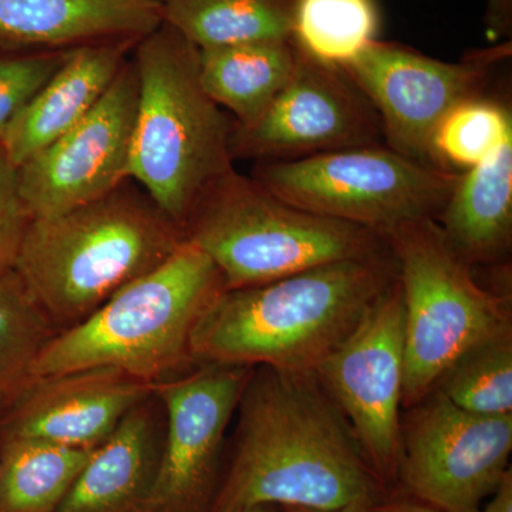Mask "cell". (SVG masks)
I'll return each mask as SVG.
<instances>
[{
    "label": "cell",
    "instance_id": "6da1fadb",
    "mask_svg": "<svg viewBox=\"0 0 512 512\" xmlns=\"http://www.w3.org/2000/svg\"><path fill=\"white\" fill-rule=\"evenodd\" d=\"M235 414L234 453L210 512L375 504L382 483L315 373L254 367Z\"/></svg>",
    "mask_w": 512,
    "mask_h": 512
},
{
    "label": "cell",
    "instance_id": "7a4b0ae2",
    "mask_svg": "<svg viewBox=\"0 0 512 512\" xmlns=\"http://www.w3.org/2000/svg\"><path fill=\"white\" fill-rule=\"evenodd\" d=\"M396 278L389 248L225 291L192 332V359L197 365L315 372Z\"/></svg>",
    "mask_w": 512,
    "mask_h": 512
},
{
    "label": "cell",
    "instance_id": "3957f363",
    "mask_svg": "<svg viewBox=\"0 0 512 512\" xmlns=\"http://www.w3.org/2000/svg\"><path fill=\"white\" fill-rule=\"evenodd\" d=\"M187 241L133 180L73 210L33 218L13 271L57 332L82 322Z\"/></svg>",
    "mask_w": 512,
    "mask_h": 512
},
{
    "label": "cell",
    "instance_id": "277c9868",
    "mask_svg": "<svg viewBox=\"0 0 512 512\" xmlns=\"http://www.w3.org/2000/svg\"><path fill=\"white\" fill-rule=\"evenodd\" d=\"M131 60L138 103L130 178L185 231L202 195L234 170V124L202 86L200 49L167 23Z\"/></svg>",
    "mask_w": 512,
    "mask_h": 512
},
{
    "label": "cell",
    "instance_id": "5b68a950",
    "mask_svg": "<svg viewBox=\"0 0 512 512\" xmlns=\"http://www.w3.org/2000/svg\"><path fill=\"white\" fill-rule=\"evenodd\" d=\"M225 291L220 269L187 239L164 264L57 332L40 353L33 377L111 367L156 386L183 375L197 366L192 332Z\"/></svg>",
    "mask_w": 512,
    "mask_h": 512
},
{
    "label": "cell",
    "instance_id": "8992f818",
    "mask_svg": "<svg viewBox=\"0 0 512 512\" xmlns=\"http://www.w3.org/2000/svg\"><path fill=\"white\" fill-rule=\"evenodd\" d=\"M185 234L220 269L227 291L389 251L372 229L288 204L235 168L202 195Z\"/></svg>",
    "mask_w": 512,
    "mask_h": 512
},
{
    "label": "cell",
    "instance_id": "52a82bcc",
    "mask_svg": "<svg viewBox=\"0 0 512 512\" xmlns=\"http://www.w3.org/2000/svg\"><path fill=\"white\" fill-rule=\"evenodd\" d=\"M383 237L402 288L406 410L433 393L468 350L510 332L511 308L478 284L436 220L409 222Z\"/></svg>",
    "mask_w": 512,
    "mask_h": 512
},
{
    "label": "cell",
    "instance_id": "ba28073f",
    "mask_svg": "<svg viewBox=\"0 0 512 512\" xmlns=\"http://www.w3.org/2000/svg\"><path fill=\"white\" fill-rule=\"evenodd\" d=\"M251 177L288 204L384 235L409 222L437 220L458 174L379 144L255 163Z\"/></svg>",
    "mask_w": 512,
    "mask_h": 512
},
{
    "label": "cell",
    "instance_id": "9c48e42d",
    "mask_svg": "<svg viewBox=\"0 0 512 512\" xmlns=\"http://www.w3.org/2000/svg\"><path fill=\"white\" fill-rule=\"evenodd\" d=\"M406 410L397 478L437 510L476 512L510 470L512 414L466 412L437 390Z\"/></svg>",
    "mask_w": 512,
    "mask_h": 512
},
{
    "label": "cell",
    "instance_id": "30bf717a",
    "mask_svg": "<svg viewBox=\"0 0 512 512\" xmlns=\"http://www.w3.org/2000/svg\"><path fill=\"white\" fill-rule=\"evenodd\" d=\"M377 480L399 473L404 382L403 298L394 279L357 328L315 369Z\"/></svg>",
    "mask_w": 512,
    "mask_h": 512
},
{
    "label": "cell",
    "instance_id": "8fae6325",
    "mask_svg": "<svg viewBox=\"0 0 512 512\" xmlns=\"http://www.w3.org/2000/svg\"><path fill=\"white\" fill-rule=\"evenodd\" d=\"M510 55L508 42L461 62H443L412 47L375 40L340 67L376 110L384 144L433 165L430 143L440 121L461 101L484 94L493 66Z\"/></svg>",
    "mask_w": 512,
    "mask_h": 512
},
{
    "label": "cell",
    "instance_id": "7c38bea8",
    "mask_svg": "<svg viewBox=\"0 0 512 512\" xmlns=\"http://www.w3.org/2000/svg\"><path fill=\"white\" fill-rule=\"evenodd\" d=\"M252 370L202 363L154 386L164 433L148 512H210L225 436Z\"/></svg>",
    "mask_w": 512,
    "mask_h": 512
},
{
    "label": "cell",
    "instance_id": "4fadbf2b",
    "mask_svg": "<svg viewBox=\"0 0 512 512\" xmlns=\"http://www.w3.org/2000/svg\"><path fill=\"white\" fill-rule=\"evenodd\" d=\"M299 52L291 80L264 116L251 127L234 123V160L293 161L384 144L376 110L345 70Z\"/></svg>",
    "mask_w": 512,
    "mask_h": 512
},
{
    "label": "cell",
    "instance_id": "5bb4252c",
    "mask_svg": "<svg viewBox=\"0 0 512 512\" xmlns=\"http://www.w3.org/2000/svg\"><path fill=\"white\" fill-rule=\"evenodd\" d=\"M138 79L128 59L82 121L18 167L20 197L33 218L97 200L130 178Z\"/></svg>",
    "mask_w": 512,
    "mask_h": 512
},
{
    "label": "cell",
    "instance_id": "9a60e30c",
    "mask_svg": "<svg viewBox=\"0 0 512 512\" xmlns=\"http://www.w3.org/2000/svg\"><path fill=\"white\" fill-rule=\"evenodd\" d=\"M153 393L154 384L111 367L35 377L0 410V437L96 448Z\"/></svg>",
    "mask_w": 512,
    "mask_h": 512
},
{
    "label": "cell",
    "instance_id": "2e32d148",
    "mask_svg": "<svg viewBox=\"0 0 512 512\" xmlns=\"http://www.w3.org/2000/svg\"><path fill=\"white\" fill-rule=\"evenodd\" d=\"M161 23V0H0V42L30 49L136 47Z\"/></svg>",
    "mask_w": 512,
    "mask_h": 512
},
{
    "label": "cell",
    "instance_id": "e0dca14e",
    "mask_svg": "<svg viewBox=\"0 0 512 512\" xmlns=\"http://www.w3.org/2000/svg\"><path fill=\"white\" fill-rule=\"evenodd\" d=\"M163 433L153 393L96 447L56 512H148Z\"/></svg>",
    "mask_w": 512,
    "mask_h": 512
},
{
    "label": "cell",
    "instance_id": "ac0fdd59",
    "mask_svg": "<svg viewBox=\"0 0 512 512\" xmlns=\"http://www.w3.org/2000/svg\"><path fill=\"white\" fill-rule=\"evenodd\" d=\"M130 45L73 50L66 62L12 121L0 146L16 168L82 121L133 53Z\"/></svg>",
    "mask_w": 512,
    "mask_h": 512
},
{
    "label": "cell",
    "instance_id": "d6986e66",
    "mask_svg": "<svg viewBox=\"0 0 512 512\" xmlns=\"http://www.w3.org/2000/svg\"><path fill=\"white\" fill-rule=\"evenodd\" d=\"M436 221L467 264L503 261L512 244V138L484 163L458 174Z\"/></svg>",
    "mask_w": 512,
    "mask_h": 512
},
{
    "label": "cell",
    "instance_id": "ffe728a7",
    "mask_svg": "<svg viewBox=\"0 0 512 512\" xmlns=\"http://www.w3.org/2000/svg\"><path fill=\"white\" fill-rule=\"evenodd\" d=\"M299 53L293 39L200 49L202 86L238 127L254 126L291 80Z\"/></svg>",
    "mask_w": 512,
    "mask_h": 512
},
{
    "label": "cell",
    "instance_id": "44dd1931",
    "mask_svg": "<svg viewBox=\"0 0 512 512\" xmlns=\"http://www.w3.org/2000/svg\"><path fill=\"white\" fill-rule=\"evenodd\" d=\"M298 0H161L163 22L198 49L292 40Z\"/></svg>",
    "mask_w": 512,
    "mask_h": 512
},
{
    "label": "cell",
    "instance_id": "7402d4cb",
    "mask_svg": "<svg viewBox=\"0 0 512 512\" xmlns=\"http://www.w3.org/2000/svg\"><path fill=\"white\" fill-rule=\"evenodd\" d=\"M94 450L0 437V512H56Z\"/></svg>",
    "mask_w": 512,
    "mask_h": 512
},
{
    "label": "cell",
    "instance_id": "603a6c76",
    "mask_svg": "<svg viewBox=\"0 0 512 512\" xmlns=\"http://www.w3.org/2000/svg\"><path fill=\"white\" fill-rule=\"evenodd\" d=\"M380 13L376 0H298L292 39L319 62H350L377 40Z\"/></svg>",
    "mask_w": 512,
    "mask_h": 512
},
{
    "label": "cell",
    "instance_id": "cb8c5ba5",
    "mask_svg": "<svg viewBox=\"0 0 512 512\" xmlns=\"http://www.w3.org/2000/svg\"><path fill=\"white\" fill-rule=\"evenodd\" d=\"M57 333L15 271L0 278V410L35 377L40 353Z\"/></svg>",
    "mask_w": 512,
    "mask_h": 512
},
{
    "label": "cell",
    "instance_id": "d4e9b609",
    "mask_svg": "<svg viewBox=\"0 0 512 512\" xmlns=\"http://www.w3.org/2000/svg\"><path fill=\"white\" fill-rule=\"evenodd\" d=\"M510 138V107L484 94L470 97L448 111L434 130L431 164L450 173H466L484 163Z\"/></svg>",
    "mask_w": 512,
    "mask_h": 512
},
{
    "label": "cell",
    "instance_id": "484cf974",
    "mask_svg": "<svg viewBox=\"0 0 512 512\" xmlns=\"http://www.w3.org/2000/svg\"><path fill=\"white\" fill-rule=\"evenodd\" d=\"M436 390L466 412L512 414V330L468 350L441 377Z\"/></svg>",
    "mask_w": 512,
    "mask_h": 512
},
{
    "label": "cell",
    "instance_id": "4316f807",
    "mask_svg": "<svg viewBox=\"0 0 512 512\" xmlns=\"http://www.w3.org/2000/svg\"><path fill=\"white\" fill-rule=\"evenodd\" d=\"M73 50L30 49L0 42V141Z\"/></svg>",
    "mask_w": 512,
    "mask_h": 512
},
{
    "label": "cell",
    "instance_id": "83f0119b",
    "mask_svg": "<svg viewBox=\"0 0 512 512\" xmlns=\"http://www.w3.org/2000/svg\"><path fill=\"white\" fill-rule=\"evenodd\" d=\"M32 220L20 197L18 168L0 146V278L15 268L20 244Z\"/></svg>",
    "mask_w": 512,
    "mask_h": 512
},
{
    "label": "cell",
    "instance_id": "f1b7e54d",
    "mask_svg": "<svg viewBox=\"0 0 512 512\" xmlns=\"http://www.w3.org/2000/svg\"><path fill=\"white\" fill-rule=\"evenodd\" d=\"M485 28L491 40H510L512 32V0H487Z\"/></svg>",
    "mask_w": 512,
    "mask_h": 512
},
{
    "label": "cell",
    "instance_id": "f546056e",
    "mask_svg": "<svg viewBox=\"0 0 512 512\" xmlns=\"http://www.w3.org/2000/svg\"><path fill=\"white\" fill-rule=\"evenodd\" d=\"M476 512H512V471L505 473L497 490L491 495L490 501Z\"/></svg>",
    "mask_w": 512,
    "mask_h": 512
},
{
    "label": "cell",
    "instance_id": "4dcf8cb0",
    "mask_svg": "<svg viewBox=\"0 0 512 512\" xmlns=\"http://www.w3.org/2000/svg\"><path fill=\"white\" fill-rule=\"evenodd\" d=\"M372 512H443L431 507L426 503H410V501H399L386 505H375Z\"/></svg>",
    "mask_w": 512,
    "mask_h": 512
},
{
    "label": "cell",
    "instance_id": "1f68e13d",
    "mask_svg": "<svg viewBox=\"0 0 512 512\" xmlns=\"http://www.w3.org/2000/svg\"><path fill=\"white\" fill-rule=\"evenodd\" d=\"M376 504L373 503H356L352 505H348V507L340 508V510L335 511H318V510H308V508H298V507H285V512H372L373 507Z\"/></svg>",
    "mask_w": 512,
    "mask_h": 512
},
{
    "label": "cell",
    "instance_id": "d6a6232c",
    "mask_svg": "<svg viewBox=\"0 0 512 512\" xmlns=\"http://www.w3.org/2000/svg\"><path fill=\"white\" fill-rule=\"evenodd\" d=\"M241 512H274V510H272V507H269V505H258V507L248 508V510Z\"/></svg>",
    "mask_w": 512,
    "mask_h": 512
}]
</instances>
